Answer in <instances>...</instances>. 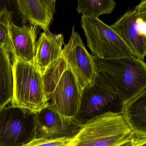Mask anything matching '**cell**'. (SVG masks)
<instances>
[{
  "label": "cell",
  "instance_id": "1",
  "mask_svg": "<svg viewBox=\"0 0 146 146\" xmlns=\"http://www.w3.org/2000/svg\"><path fill=\"white\" fill-rule=\"evenodd\" d=\"M96 71L102 72L116 87L120 100L146 89V65L134 56L113 58L93 57Z\"/></svg>",
  "mask_w": 146,
  "mask_h": 146
},
{
  "label": "cell",
  "instance_id": "2",
  "mask_svg": "<svg viewBox=\"0 0 146 146\" xmlns=\"http://www.w3.org/2000/svg\"><path fill=\"white\" fill-rule=\"evenodd\" d=\"M134 134L120 112L109 111L88 120L67 146H115Z\"/></svg>",
  "mask_w": 146,
  "mask_h": 146
},
{
  "label": "cell",
  "instance_id": "3",
  "mask_svg": "<svg viewBox=\"0 0 146 146\" xmlns=\"http://www.w3.org/2000/svg\"><path fill=\"white\" fill-rule=\"evenodd\" d=\"M13 96L11 105L36 113L49 102L42 72L35 64L13 57Z\"/></svg>",
  "mask_w": 146,
  "mask_h": 146
},
{
  "label": "cell",
  "instance_id": "4",
  "mask_svg": "<svg viewBox=\"0 0 146 146\" xmlns=\"http://www.w3.org/2000/svg\"><path fill=\"white\" fill-rule=\"evenodd\" d=\"M81 25L93 57L113 58L133 56L131 51L116 32L99 18L82 16Z\"/></svg>",
  "mask_w": 146,
  "mask_h": 146
},
{
  "label": "cell",
  "instance_id": "5",
  "mask_svg": "<svg viewBox=\"0 0 146 146\" xmlns=\"http://www.w3.org/2000/svg\"><path fill=\"white\" fill-rule=\"evenodd\" d=\"M35 138V113L12 105L0 108V146H24Z\"/></svg>",
  "mask_w": 146,
  "mask_h": 146
},
{
  "label": "cell",
  "instance_id": "6",
  "mask_svg": "<svg viewBox=\"0 0 146 146\" xmlns=\"http://www.w3.org/2000/svg\"><path fill=\"white\" fill-rule=\"evenodd\" d=\"M81 92L71 69L68 68L62 74L49 100L58 114L63 128L65 129L80 114Z\"/></svg>",
  "mask_w": 146,
  "mask_h": 146
},
{
  "label": "cell",
  "instance_id": "7",
  "mask_svg": "<svg viewBox=\"0 0 146 146\" xmlns=\"http://www.w3.org/2000/svg\"><path fill=\"white\" fill-rule=\"evenodd\" d=\"M60 55L71 69L82 94L84 88L92 82L96 70L93 56L87 51L74 25L70 40Z\"/></svg>",
  "mask_w": 146,
  "mask_h": 146
},
{
  "label": "cell",
  "instance_id": "8",
  "mask_svg": "<svg viewBox=\"0 0 146 146\" xmlns=\"http://www.w3.org/2000/svg\"><path fill=\"white\" fill-rule=\"evenodd\" d=\"M80 113L91 115L120 100L113 84L101 72L96 71L92 82L81 94Z\"/></svg>",
  "mask_w": 146,
  "mask_h": 146
},
{
  "label": "cell",
  "instance_id": "9",
  "mask_svg": "<svg viewBox=\"0 0 146 146\" xmlns=\"http://www.w3.org/2000/svg\"><path fill=\"white\" fill-rule=\"evenodd\" d=\"M110 27L129 48L133 56L144 61L146 37L141 35L137 25L135 10L128 11Z\"/></svg>",
  "mask_w": 146,
  "mask_h": 146
},
{
  "label": "cell",
  "instance_id": "10",
  "mask_svg": "<svg viewBox=\"0 0 146 146\" xmlns=\"http://www.w3.org/2000/svg\"><path fill=\"white\" fill-rule=\"evenodd\" d=\"M36 29L37 26L35 25L19 27L11 23L10 31L14 53L13 57L34 64L36 53Z\"/></svg>",
  "mask_w": 146,
  "mask_h": 146
},
{
  "label": "cell",
  "instance_id": "11",
  "mask_svg": "<svg viewBox=\"0 0 146 146\" xmlns=\"http://www.w3.org/2000/svg\"><path fill=\"white\" fill-rule=\"evenodd\" d=\"M56 0H18L19 10L31 25L48 30L55 12Z\"/></svg>",
  "mask_w": 146,
  "mask_h": 146
},
{
  "label": "cell",
  "instance_id": "12",
  "mask_svg": "<svg viewBox=\"0 0 146 146\" xmlns=\"http://www.w3.org/2000/svg\"><path fill=\"white\" fill-rule=\"evenodd\" d=\"M120 113L133 133L146 135V89L122 102Z\"/></svg>",
  "mask_w": 146,
  "mask_h": 146
},
{
  "label": "cell",
  "instance_id": "13",
  "mask_svg": "<svg viewBox=\"0 0 146 146\" xmlns=\"http://www.w3.org/2000/svg\"><path fill=\"white\" fill-rule=\"evenodd\" d=\"M64 44L62 34L55 35L48 29L42 32L36 44L35 65L42 72L47 66L60 57Z\"/></svg>",
  "mask_w": 146,
  "mask_h": 146
},
{
  "label": "cell",
  "instance_id": "14",
  "mask_svg": "<svg viewBox=\"0 0 146 146\" xmlns=\"http://www.w3.org/2000/svg\"><path fill=\"white\" fill-rule=\"evenodd\" d=\"M36 138L54 139L65 130L58 114L50 102L35 113Z\"/></svg>",
  "mask_w": 146,
  "mask_h": 146
},
{
  "label": "cell",
  "instance_id": "15",
  "mask_svg": "<svg viewBox=\"0 0 146 146\" xmlns=\"http://www.w3.org/2000/svg\"><path fill=\"white\" fill-rule=\"evenodd\" d=\"M13 90V68L10 53L0 48V108L11 102Z\"/></svg>",
  "mask_w": 146,
  "mask_h": 146
},
{
  "label": "cell",
  "instance_id": "16",
  "mask_svg": "<svg viewBox=\"0 0 146 146\" xmlns=\"http://www.w3.org/2000/svg\"><path fill=\"white\" fill-rule=\"evenodd\" d=\"M68 67L66 61L60 55L58 58L52 62L42 71V79L44 90L48 100L62 74Z\"/></svg>",
  "mask_w": 146,
  "mask_h": 146
},
{
  "label": "cell",
  "instance_id": "17",
  "mask_svg": "<svg viewBox=\"0 0 146 146\" xmlns=\"http://www.w3.org/2000/svg\"><path fill=\"white\" fill-rule=\"evenodd\" d=\"M116 6L113 0H78L76 11L83 17L98 18L111 13Z\"/></svg>",
  "mask_w": 146,
  "mask_h": 146
},
{
  "label": "cell",
  "instance_id": "18",
  "mask_svg": "<svg viewBox=\"0 0 146 146\" xmlns=\"http://www.w3.org/2000/svg\"><path fill=\"white\" fill-rule=\"evenodd\" d=\"M11 23V12L6 8L0 10V48H5L13 56L14 53L10 31Z\"/></svg>",
  "mask_w": 146,
  "mask_h": 146
},
{
  "label": "cell",
  "instance_id": "19",
  "mask_svg": "<svg viewBox=\"0 0 146 146\" xmlns=\"http://www.w3.org/2000/svg\"><path fill=\"white\" fill-rule=\"evenodd\" d=\"M71 139L65 136L54 139L35 138L24 146H67Z\"/></svg>",
  "mask_w": 146,
  "mask_h": 146
},
{
  "label": "cell",
  "instance_id": "20",
  "mask_svg": "<svg viewBox=\"0 0 146 146\" xmlns=\"http://www.w3.org/2000/svg\"><path fill=\"white\" fill-rule=\"evenodd\" d=\"M146 143V135L134 134L129 138L115 146H143Z\"/></svg>",
  "mask_w": 146,
  "mask_h": 146
},
{
  "label": "cell",
  "instance_id": "21",
  "mask_svg": "<svg viewBox=\"0 0 146 146\" xmlns=\"http://www.w3.org/2000/svg\"><path fill=\"white\" fill-rule=\"evenodd\" d=\"M146 146V145H144V146Z\"/></svg>",
  "mask_w": 146,
  "mask_h": 146
}]
</instances>
